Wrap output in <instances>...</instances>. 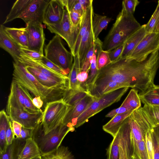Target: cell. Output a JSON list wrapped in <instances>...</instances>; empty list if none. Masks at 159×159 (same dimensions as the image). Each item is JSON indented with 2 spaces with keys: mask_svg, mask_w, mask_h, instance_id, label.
<instances>
[{
  "mask_svg": "<svg viewBox=\"0 0 159 159\" xmlns=\"http://www.w3.org/2000/svg\"><path fill=\"white\" fill-rule=\"evenodd\" d=\"M20 49L23 54L35 60L39 61L44 56L38 52L28 48H20Z\"/></svg>",
  "mask_w": 159,
  "mask_h": 159,
  "instance_id": "51",
  "label": "cell"
},
{
  "mask_svg": "<svg viewBox=\"0 0 159 159\" xmlns=\"http://www.w3.org/2000/svg\"><path fill=\"white\" fill-rule=\"evenodd\" d=\"M141 26L133 15L122 8L102 42V49L109 52L123 44Z\"/></svg>",
  "mask_w": 159,
  "mask_h": 159,
  "instance_id": "3",
  "label": "cell"
},
{
  "mask_svg": "<svg viewBox=\"0 0 159 159\" xmlns=\"http://www.w3.org/2000/svg\"><path fill=\"white\" fill-rule=\"evenodd\" d=\"M157 51H159V32L147 33L138 45L126 58L141 61Z\"/></svg>",
  "mask_w": 159,
  "mask_h": 159,
  "instance_id": "9",
  "label": "cell"
},
{
  "mask_svg": "<svg viewBox=\"0 0 159 159\" xmlns=\"http://www.w3.org/2000/svg\"><path fill=\"white\" fill-rule=\"evenodd\" d=\"M129 119L133 146L145 139L146 132L156 126L143 107L134 111L129 116Z\"/></svg>",
  "mask_w": 159,
  "mask_h": 159,
  "instance_id": "7",
  "label": "cell"
},
{
  "mask_svg": "<svg viewBox=\"0 0 159 159\" xmlns=\"http://www.w3.org/2000/svg\"><path fill=\"white\" fill-rule=\"evenodd\" d=\"M26 27L28 32V49L35 51L43 55L45 37L42 24L30 22L26 24Z\"/></svg>",
  "mask_w": 159,
  "mask_h": 159,
  "instance_id": "13",
  "label": "cell"
},
{
  "mask_svg": "<svg viewBox=\"0 0 159 159\" xmlns=\"http://www.w3.org/2000/svg\"><path fill=\"white\" fill-rule=\"evenodd\" d=\"M68 12L72 26L73 27H76L79 26L83 16L73 10Z\"/></svg>",
  "mask_w": 159,
  "mask_h": 159,
  "instance_id": "50",
  "label": "cell"
},
{
  "mask_svg": "<svg viewBox=\"0 0 159 159\" xmlns=\"http://www.w3.org/2000/svg\"><path fill=\"white\" fill-rule=\"evenodd\" d=\"M42 156V159H76L67 147L60 146L54 152Z\"/></svg>",
  "mask_w": 159,
  "mask_h": 159,
  "instance_id": "36",
  "label": "cell"
},
{
  "mask_svg": "<svg viewBox=\"0 0 159 159\" xmlns=\"http://www.w3.org/2000/svg\"><path fill=\"white\" fill-rule=\"evenodd\" d=\"M100 41L101 40L98 38L94 40L90 49L86 55L83 65L80 72L81 71H86L89 73L91 61L97 49L98 45Z\"/></svg>",
  "mask_w": 159,
  "mask_h": 159,
  "instance_id": "40",
  "label": "cell"
},
{
  "mask_svg": "<svg viewBox=\"0 0 159 159\" xmlns=\"http://www.w3.org/2000/svg\"><path fill=\"white\" fill-rule=\"evenodd\" d=\"M6 34L20 47L28 48V32L26 27L16 28L6 27Z\"/></svg>",
  "mask_w": 159,
  "mask_h": 159,
  "instance_id": "21",
  "label": "cell"
},
{
  "mask_svg": "<svg viewBox=\"0 0 159 159\" xmlns=\"http://www.w3.org/2000/svg\"><path fill=\"white\" fill-rule=\"evenodd\" d=\"M100 104L97 98L94 97L91 105L78 118L75 128H77L88 121L91 117L100 111Z\"/></svg>",
  "mask_w": 159,
  "mask_h": 159,
  "instance_id": "31",
  "label": "cell"
},
{
  "mask_svg": "<svg viewBox=\"0 0 159 159\" xmlns=\"http://www.w3.org/2000/svg\"><path fill=\"white\" fill-rule=\"evenodd\" d=\"M25 142L24 140L14 139L12 143L7 146L5 152L0 153V159H18Z\"/></svg>",
  "mask_w": 159,
  "mask_h": 159,
  "instance_id": "25",
  "label": "cell"
},
{
  "mask_svg": "<svg viewBox=\"0 0 159 159\" xmlns=\"http://www.w3.org/2000/svg\"><path fill=\"white\" fill-rule=\"evenodd\" d=\"M93 17L90 20L87 31L82 39L77 54L79 59L80 72L83 65L86 55L96 39L93 26Z\"/></svg>",
  "mask_w": 159,
  "mask_h": 159,
  "instance_id": "17",
  "label": "cell"
},
{
  "mask_svg": "<svg viewBox=\"0 0 159 159\" xmlns=\"http://www.w3.org/2000/svg\"><path fill=\"white\" fill-rule=\"evenodd\" d=\"M34 129L28 128L22 126L20 132V139L26 140L32 138Z\"/></svg>",
  "mask_w": 159,
  "mask_h": 159,
  "instance_id": "53",
  "label": "cell"
},
{
  "mask_svg": "<svg viewBox=\"0 0 159 159\" xmlns=\"http://www.w3.org/2000/svg\"><path fill=\"white\" fill-rule=\"evenodd\" d=\"M152 136L154 148V159H159V125L151 129Z\"/></svg>",
  "mask_w": 159,
  "mask_h": 159,
  "instance_id": "43",
  "label": "cell"
},
{
  "mask_svg": "<svg viewBox=\"0 0 159 159\" xmlns=\"http://www.w3.org/2000/svg\"><path fill=\"white\" fill-rule=\"evenodd\" d=\"M74 130V128L70 127L62 122L44 134L40 124L34 129L32 139L38 145L41 156L44 155L57 150L67 134Z\"/></svg>",
  "mask_w": 159,
  "mask_h": 159,
  "instance_id": "4",
  "label": "cell"
},
{
  "mask_svg": "<svg viewBox=\"0 0 159 159\" xmlns=\"http://www.w3.org/2000/svg\"><path fill=\"white\" fill-rule=\"evenodd\" d=\"M120 106L129 111H134L141 107V101L138 92L132 89Z\"/></svg>",
  "mask_w": 159,
  "mask_h": 159,
  "instance_id": "33",
  "label": "cell"
},
{
  "mask_svg": "<svg viewBox=\"0 0 159 159\" xmlns=\"http://www.w3.org/2000/svg\"><path fill=\"white\" fill-rule=\"evenodd\" d=\"M145 24L141 25L140 28L133 34L125 43L124 49L121 58H125L129 56L147 34Z\"/></svg>",
  "mask_w": 159,
  "mask_h": 159,
  "instance_id": "19",
  "label": "cell"
},
{
  "mask_svg": "<svg viewBox=\"0 0 159 159\" xmlns=\"http://www.w3.org/2000/svg\"><path fill=\"white\" fill-rule=\"evenodd\" d=\"M17 84L23 96L25 105L27 111L32 113L43 111L41 109L37 108L34 105L32 102L33 98L30 94L29 91L26 88Z\"/></svg>",
  "mask_w": 159,
  "mask_h": 159,
  "instance_id": "38",
  "label": "cell"
},
{
  "mask_svg": "<svg viewBox=\"0 0 159 159\" xmlns=\"http://www.w3.org/2000/svg\"><path fill=\"white\" fill-rule=\"evenodd\" d=\"M129 88H120L97 98L100 104V111L113 103L119 101Z\"/></svg>",
  "mask_w": 159,
  "mask_h": 159,
  "instance_id": "23",
  "label": "cell"
},
{
  "mask_svg": "<svg viewBox=\"0 0 159 159\" xmlns=\"http://www.w3.org/2000/svg\"><path fill=\"white\" fill-rule=\"evenodd\" d=\"M159 21V0L156 9L147 24L145 28L147 33L154 32L156 27Z\"/></svg>",
  "mask_w": 159,
  "mask_h": 159,
  "instance_id": "42",
  "label": "cell"
},
{
  "mask_svg": "<svg viewBox=\"0 0 159 159\" xmlns=\"http://www.w3.org/2000/svg\"><path fill=\"white\" fill-rule=\"evenodd\" d=\"M80 25V24L76 27L72 26L68 12L65 8L61 21L58 23L47 25V29L51 33L59 36L66 41L72 54L77 39Z\"/></svg>",
  "mask_w": 159,
  "mask_h": 159,
  "instance_id": "8",
  "label": "cell"
},
{
  "mask_svg": "<svg viewBox=\"0 0 159 159\" xmlns=\"http://www.w3.org/2000/svg\"><path fill=\"white\" fill-rule=\"evenodd\" d=\"M41 155L36 142L32 139L26 140L25 145L19 154L18 159H32Z\"/></svg>",
  "mask_w": 159,
  "mask_h": 159,
  "instance_id": "26",
  "label": "cell"
},
{
  "mask_svg": "<svg viewBox=\"0 0 159 159\" xmlns=\"http://www.w3.org/2000/svg\"><path fill=\"white\" fill-rule=\"evenodd\" d=\"M111 63L108 52L101 50L99 52L97 60V69L98 70Z\"/></svg>",
  "mask_w": 159,
  "mask_h": 159,
  "instance_id": "44",
  "label": "cell"
},
{
  "mask_svg": "<svg viewBox=\"0 0 159 159\" xmlns=\"http://www.w3.org/2000/svg\"><path fill=\"white\" fill-rule=\"evenodd\" d=\"M93 1L92 0L83 16L77 39L72 53L73 57L78 54L82 39L87 31L90 20L93 16L94 13Z\"/></svg>",
  "mask_w": 159,
  "mask_h": 159,
  "instance_id": "20",
  "label": "cell"
},
{
  "mask_svg": "<svg viewBox=\"0 0 159 159\" xmlns=\"http://www.w3.org/2000/svg\"><path fill=\"white\" fill-rule=\"evenodd\" d=\"M94 97L89 94L72 106H70L63 123L72 128H75L79 116L91 105Z\"/></svg>",
  "mask_w": 159,
  "mask_h": 159,
  "instance_id": "15",
  "label": "cell"
},
{
  "mask_svg": "<svg viewBox=\"0 0 159 159\" xmlns=\"http://www.w3.org/2000/svg\"><path fill=\"white\" fill-rule=\"evenodd\" d=\"M6 112L11 121H15L24 127L34 129L41 123L43 111L32 113L17 107L7 106Z\"/></svg>",
  "mask_w": 159,
  "mask_h": 159,
  "instance_id": "10",
  "label": "cell"
},
{
  "mask_svg": "<svg viewBox=\"0 0 159 159\" xmlns=\"http://www.w3.org/2000/svg\"><path fill=\"white\" fill-rule=\"evenodd\" d=\"M119 134L118 132L107 149V159H119Z\"/></svg>",
  "mask_w": 159,
  "mask_h": 159,
  "instance_id": "39",
  "label": "cell"
},
{
  "mask_svg": "<svg viewBox=\"0 0 159 159\" xmlns=\"http://www.w3.org/2000/svg\"><path fill=\"white\" fill-rule=\"evenodd\" d=\"M134 154L139 159H149L146 148L145 139H143L133 146Z\"/></svg>",
  "mask_w": 159,
  "mask_h": 159,
  "instance_id": "41",
  "label": "cell"
},
{
  "mask_svg": "<svg viewBox=\"0 0 159 159\" xmlns=\"http://www.w3.org/2000/svg\"><path fill=\"white\" fill-rule=\"evenodd\" d=\"M80 70L79 59L78 54H77L74 56L73 65L68 76L70 80L69 89L86 91L82 87L81 84L77 80V75Z\"/></svg>",
  "mask_w": 159,
  "mask_h": 159,
  "instance_id": "27",
  "label": "cell"
},
{
  "mask_svg": "<svg viewBox=\"0 0 159 159\" xmlns=\"http://www.w3.org/2000/svg\"><path fill=\"white\" fill-rule=\"evenodd\" d=\"M32 0H17L14 3L3 24L19 18Z\"/></svg>",
  "mask_w": 159,
  "mask_h": 159,
  "instance_id": "29",
  "label": "cell"
},
{
  "mask_svg": "<svg viewBox=\"0 0 159 159\" xmlns=\"http://www.w3.org/2000/svg\"><path fill=\"white\" fill-rule=\"evenodd\" d=\"M32 159H42V156L41 155L38 156Z\"/></svg>",
  "mask_w": 159,
  "mask_h": 159,
  "instance_id": "60",
  "label": "cell"
},
{
  "mask_svg": "<svg viewBox=\"0 0 159 159\" xmlns=\"http://www.w3.org/2000/svg\"><path fill=\"white\" fill-rule=\"evenodd\" d=\"M65 8L62 0H49L45 9L43 23L47 26L59 23L62 19Z\"/></svg>",
  "mask_w": 159,
  "mask_h": 159,
  "instance_id": "16",
  "label": "cell"
},
{
  "mask_svg": "<svg viewBox=\"0 0 159 159\" xmlns=\"http://www.w3.org/2000/svg\"><path fill=\"white\" fill-rule=\"evenodd\" d=\"M129 116L125 120L118 131L119 159H132L134 154L131 139Z\"/></svg>",
  "mask_w": 159,
  "mask_h": 159,
  "instance_id": "12",
  "label": "cell"
},
{
  "mask_svg": "<svg viewBox=\"0 0 159 159\" xmlns=\"http://www.w3.org/2000/svg\"><path fill=\"white\" fill-rule=\"evenodd\" d=\"M8 99L16 102L21 110L27 111L25 105L23 96L18 84L13 80L11 84L10 92Z\"/></svg>",
  "mask_w": 159,
  "mask_h": 159,
  "instance_id": "37",
  "label": "cell"
},
{
  "mask_svg": "<svg viewBox=\"0 0 159 159\" xmlns=\"http://www.w3.org/2000/svg\"><path fill=\"white\" fill-rule=\"evenodd\" d=\"M3 25L0 26V47L8 52L14 61L18 60L23 53L20 48L6 34Z\"/></svg>",
  "mask_w": 159,
  "mask_h": 159,
  "instance_id": "18",
  "label": "cell"
},
{
  "mask_svg": "<svg viewBox=\"0 0 159 159\" xmlns=\"http://www.w3.org/2000/svg\"><path fill=\"white\" fill-rule=\"evenodd\" d=\"M13 66L12 80L26 88L35 97H40L46 103L62 98L67 91L50 89L45 86L18 61L13 62Z\"/></svg>",
  "mask_w": 159,
  "mask_h": 159,
  "instance_id": "2",
  "label": "cell"
},
{
  "mask_svg": "<svg viewBox=\"0 0 159 159\" xmlns=\"http://www.w3.org/2000/svg\"><path fill=\"white\" fill-rule=\"evenodd\" d=\"M89 94L86 91L69 89L66 92L62 98L66 104L72 106Z\"/></svg>",
  "mask_w": 159,
  "mask_h": 159,
  "instance_id": "35",
  "label": "cell"
},
{
  "mask_svg": "<svg viewBox=\"0 0 159 159\" xmlns=\"http://www.w3.org/2000/svg\"><path fill=\"white\" fill-rule=\"evenodd\" d=\"M154 32H159V21L156 27Z\"/></svg>",
  "mask_w": 159,
  "mask_h": 159,
  "instance_id": "59",
  "label": "cell"
},
{
  "mask_svg": "<svg viewBox=\"0 0 159 159\" xmlns=\"http://www.w3.org/2000/svg\"><path fill=\"white\" fill-rule=\"evenodd\" d=\"M25 66L33 67L48 77L52 78L69 89V79L68 76L58 73L50 69L38 61L23 54L18 60Z\"/></svg>",
  "mask_w": 159,
  "mask_h": 159,
  "instance_id": "11",
  "label": "cell"
},
{
  "mask_svg": "<svg viewBox=\"0 0 159 159\" xmlns=\"http://www.w3.org/2000/svg\"><path fill=\"white\" fill-rule=\"evenodd\" d=\"M159 67V52H155L145 60L138 61L120 58L98 70L93 80L86 88L98 86L109 82L121 84L136 90L139 95L152 87Z\"/></svg>",
  "mask_w": 159,
  "mask_h": 159,
  "instance_id": "1",
  "label": "cell"
},
{
  "mask_svg": "<svg viewBox=\"0 0 159 159\" xmlns=\"http://www.w3.org/2000/svg\"><path fill=\"white\" fill-rule=\"evenodd\" d=\"M129 111H130L128 109L120 106L119 108L113 109L110 111L106 115V117H113L116 115L123 114Z\"/></svg>",
  "mask_w": 159,
  "mask_h": 159,
  "instance_id": "54",
  "label": "cell"
},
{
  "mask_svg": "<svg viewBox=\"0 0 159 159\" xmlns=\"http://www.w3.org/2000/svg\"><path fill=\"white\" fill-rule=\"evenodd\" d=\"M70 106L65 103L62 98L46 104L40 124L44 134L63 122Z\"/></svg>",
  "mask_w": 159,
  "mask_h": 159,
  "instance_id": "6",
  "label": "cell"
},
{
  "mask_svg": "<svg viewBox=\"0 0 159 159\" xmlns=\"http://www.w3.org/2000/svg\"><path fill=\"white\" fill-rule=\"evenodd\" d=\"M38 61L53 71L61 75L68 76L67 74L62 69L49 60L44 56L40 60Z\"/></svg>",
  "mask_w": 159,
  "mask_h": 159,
  "instance_id": "46",
  "label": "cell"
},
{
  "mask_svg": "<svg viewBox=\"0 0 159 159\" xmlns=\"http://www.w3.org/2000/svg\"><path fill=\"white\" fill-rule=\"evenodd\" d=\"M134 111L116 115L106 124L103 126L104 131L111 134L113 138L117 134L125 120Z\"/></svg>",
  "mask_w": 159,
  "mask_h": 159,
  "instance_id": "24",
  "label": "cell"
},
{
  "mask_svg": "<svg viewBox=\"0 0 159 159\" xmlns=\"http://www.w3.org/2000/svg\"><path fill=\"white\" fill-rule=\"evenodd\" d=\"M45 56L68 74L73 65L74 57L64 46L61 37L56 35L45 48Z\"/></svg>",
  "mask_w": 159,
  "mask_h": 159,
  "instance_id": "5",
  "label": "cell"
},
{
  "mask_svg": "<svg viewBox=\"0 0 159 159\" xmlns=\"http://www.w3.org/2000/svg\"><path fill=\"white\" fill-rule=\"evenodd\" d=\"M11 120L4 109L0 112V153L5 151L7 147L6 133Z\"/></svg>",
  "mask_w": 159,
  "mask_h": 159,
  "instance_id": "28",
  "label": "cell"
},
{
  "mask_svg": "<svg viewBox=\"0 0 159 159\" xmlns=\"http://www.w3.org/2000/svg\"><path fill=\"white\" fill-rule=\"evenodd\" d=\"M145 142L149 159H154V148L151 129L146 134Z\"/></svg>",
  "mask_w": 159,
  "mask_h": 159,
  "instance_id": "47",
  "label": "cell"
},
{
  "mask_svg": "<svg viewBox=\"0 0 159 159\" xmlns=\"http://www.w3.org/2000/svg\"><path fill=\"white\" fill-rule=\"evenodd\" d=\"M92 0H78L85 10L89 6Z\"/></svg>",
  "mask_w": 159,
  "mask_h": 159,
  "instance_id": "58",
  "label": "cell"
},
{
  "mask_svg": "<svg viewBox=\"0 0 159 159\" xmlns=\"http://www.w3.org/2000/svg\"><path fill=\"white\" fill-rule=\"evenodd\" d=\"M14 139L15 137L11 128V120L6 133V140L7 146L11 144Z\"/></svg>",
  "mask_w": 159,
  "mask_h": 159,
  "instance_id": "55",
  "label": "cell"
},
{
  "mask_svg": "<svg viewBox=\"0 0 159 159\" xmlns=\"http://www.w3.org/2000/svg\"><path fill=\"white\" fill-rule=\"evenodd\" d=\"M102 42L100 41L91 61L88 79L85 82L81 84V86L86 90V88L92 82L98 73L97 60L99 52L102 49Z\"/></svg>",
  "mask_w": 159,
  "mask_h": 159,
  "instance_id": "34",
  "label": "cell"
},
{
  "mask_svg": "<svg viewBox=\"0 0 159 159\" xmlns=\"http://www.w3.org/2000/svg\"><path fill=\"white\" fill-rule=\"evenodd\" d=\"M143 107L150 116L156 125H159V106L144 105Z\"/></svg>",
  "mask_w": 159,
  "mask_h": 159,
  "instance_id": "45",
  "label": "cell"
},
{
  "mask_svg": "<svg viewBox=\"0 0 159 159\" xmlns=\"http://www.w3.org/2000/svg\"><path fill=\"white\" fill-rule=\"evenodd\" d=\"M132 159H139L137 156L135 155H133Z\"/></svg>",
  "mask_w": 159,
  "mask_h": 159,
  "instance_id": "61",
  "label": "cell"
},
{
  "mask_svg": "<svg viewBox=\"0 0 159 159\" xmlns=\"http://www.w3.org/2000/svg\"><path fill=\"white\" fill-rule=\"evenodd\" d=\"M138 0H125L122 1V8L127 12L133 15L136 6L139 4Z\"/></svg>",
  "mask_w": 159,
  "mask_h": 159,
  "instance_id": "48",
  "label": "cell"
},
{
  "mask_svg": "<svg viewBox=\"0 0 159 159\" xmlns=\"http://www.w3.org/2000/svg\"><path fill=\"white\" fill-rule=\"evenodd\" d=\"M125 45V43L108 52L111 62H115L121 58Z\"/></svg>",
  "mask_w": 159,
  "mask_h": 159,
  "instance_id": "49",
  "label": "cell"
},
{
  "mask_svg": "<svg viewBox=\"0 0 159 159\" xmlns=\"http://www.w3.org/2000/svg\"><path fill=\"white\" fill-rule=\"evenodd\" d=\"M112 20L111 18L94 13L93 26L96 39L98 38L99 34L103 30L106 29L108 24Z\"/></svg>",
  "mask_w": 159,
  "mask_h": 159,
  "instance_id": "32",
  "label": "cell"
},
{
  "mask_svg": "<svg viewBox=\"0 0 159 159\" xmlns=\"http://www.w3.org/2000/svg\"><path fill=\"white\" fill-rule=\"evenodd\" d=\"M27 70L42 85L50 89L68 90L69 89L57 81L51 78L36 69L30 66H25Z\"/></svg>",
  "mask_w": 159,
  "mask_h": 159,
  "instance_id": "22",
  "label": "cell"
},
{
  "mask_svg": "<svg viewBox=\"0 0 159 159\" xmlns=\"http://www.w3.org/2000/svg\"><path fill=\"white\" fill-rule=\"evenodd\" d=\"M32 102L34 105L36 107L39 109H41L44 102L40 97H35L33 98Z\"/></svg>",
  "mask_w": 159,
  "mask_h": 159,
  "instance_id": "57",
  "label": "cell"
},
{
  "mask_svg": "<svg viewBox=\"0 0 159 159\" xmlns=\"http://www.w3.org/2000/svg\"><path fill=\"white\" fill-rule=\"evenodd\" d=\"M72 10L76 12L83 16L86 10L84 9L82 5L78 2V0H76Z\"/></svg>",
  "mask_w": 159,
  "mask_h": 159,
  "instance_id": "56",
  "label": "cell"
},
{
  "mask_svg": "<svg viewBox=\"0 0 159 159\" xmlns=\"http://www.w3.org/2000/svg\"><path fill=\"white\" fill-rule=\"evenodd\" d=\"M141 101L144 105L159 106V86L154 85L147 91L139 95Z\"/></svg>",
  "mask_w": 159,
  "mask_h": 159,
  "instance_id": "30",
  "label": "cell"
},
{
  "mask_svg": "<svg viewBox=\"0 0 159 159\" xmlns=\"http://www.w3.org/2000/svg\"><path fill=\"white\" fill-rule=\"evenodd\" d=\"M49 1L32 0L19 18L22 19L26 24L30 22L42 24L45 9Z\"/></svg>",
  "mask_w": 159,
  "mask_h": 159,
  "instance_id": "14",
  "label": "cell"
},
{
  "mask_svg": "<svg viewBox=\"0 0 159 159\" xmlns=\"http://www.w3.org/2000/svg\"><path fill=\"white\" fill-rule=\"evenodd\" d=\"M12 131L15 138L20 139L22 125L15 121H11Z\"/></svg>",
  "mask_w": 159,
  "mask_h": 159,
  "instance_id": "52",
  "label": "cell"
}]
</instances>
